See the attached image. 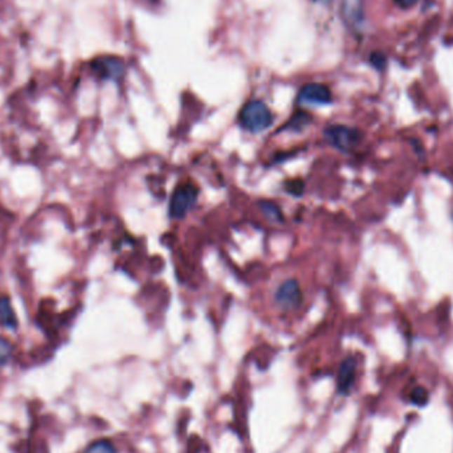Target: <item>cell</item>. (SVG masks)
I'll return each mask as SVG.
<instances>
[{
    "instance_id": "obj_1",
    "label": "cell",
    "mask_w": 453,
    "mask_h": 453,
    "mask_svg": "<svg viewBox=\"0 0 453 453\" xmlns=\"http://www.w3.org/2000/svg\"><path fill=\"white\" fill-rule=\"evenodd\" d=\"M238 122L245 130L262 133L273 123V114L262 101L255 100L243 107L238 114Z\"/></svg>"
},
{
    "instance_id": "obj_2",
    "label": "cell",
    "mask_w": 453,
    "mask_h": 453,
    "mask_svg": "<svg viewBox=\"0 0 453 453\" xmlns=\"http://www.w3.org/2000/svg\"><path fill=\"white\" fill-rule=\"evenodd\" d=\"M198 195L199 190L194 184H180L171 195L168 215L177 220L183 219L195 205L198 201Z\"/></svg>"
},
{
    "instance_id": "obj_3",
    "label": "cell",
    "mask_w": 453,
    "mask_h": 453,
    "mask_svg": "<svg viewBox=\"0 0 453 453\" xmlns=\"http://www.w3.org/2000/svg\"><path fill=\"white\" fill-rule=\"evenodd\" d=\"M326 141L339 151H350L360 140V133L357 129L345 125H330L325 129Z\"/></svg>"
},
{
    "instance_id": "obj_4",
    "label": "cell",
    "mask_w": 453,
    "mask_h": 453,
    "mask_svg": "<svg viewBox=\"0 0 453 453\" xmlns=\"http://www.w3.org/2000/svg\"><path fill=\"white\" fill-rule=\"evenodd\" d=\"M274 301L281 309H296L302 302V292L296 280H286L278 286Z\"/></svg>"
},
{
    "instance_id": "obj_5",
    "label": "cell",
    "mask_w": 453,
    "mask_h": 453,
    "mask_svg": "<svg viewBox=\"0 0 453 453\" xmlns=\"http://www.w3.org/2000/svg\"><path fill=\"white\" fill-rule=\"evenodd\" d=\"M90 67L95 74L104 80H119L125 72L123 61L114 56L97 58L92 61Z\"/></svg>"
},
{
    "instance_id": "obj_6",
    "label": "cell",
    "mask_w": 453,
    "mask_h": 453,
    "mask_svg": "<svg viewBox=\"0 0 453 453\" xmlns=\"http://www.w3.org/2000/svg\"><path fill=\"white\" fill-rule=\"evenodd\" d=\"M341 15L346 25L357 31L365 22L363 0H342Z\"/></svg>"
},
{
    "instance_id": "obj_7",
    "label": "cell",
    "mask_w": 453,
    "mask_h": 453,
    "mask_svg": "<svg viewBox=\"0 0 453 453\" xmlns=\"http://www.w3.org/2000/svg\"><path fill=\"white\" fill-rule=\"evenodd\" d=\"M333 100L332 92L322 83H306L299 92V101L314 105H326Z\"/></svg>"
},
{
    "instance_id": "obj_8",
    "label": "cell",
    "mask_w": 453,
    "mask_h": 453,
    "mask_svg": "<svg viewBox=\"0 0 453 453\" xmlns=\"http://www.w3.org/2000/svg\"><path fill=\"white\" fill-rule=\"evenodd\" d=\"M356 370H357V360L353 357H347L341 363L338 371L337 379V388L341 395H349L356 379Z\"/></svg>"
},
{
    "instance_id": "obj_9",
    "label": "cell",
    "mask_w": 453,
    "mask_h": 453,
    "mask_svg": "<svg viewBox=\"0 0 453 453\" xmlns=\"http://www.w3.org/2000/svg\"><path fill=\"white\" fill-rule=\"evenodd\" d=\"M0 325L8 329H15L18 326L16 314L7 297L0 298Z\"/></svg>"
},
{
    "instance_id": "obj_10",
    "label": "cell",
    "mask_w": 453,
    "mask_h": 453,
    "mask_svg": "<svg viewBox=\"0 0 453 453\" xmlns=\"http://www.w3.org/2000/svg\"><path fill=\"white\" fill-rule=\"evenodd\" d=\"M259 207L262 211L264 216L269 220H272L274 223H283L284 222V215L281 212L280 207L273 202H268V201H262L259 203Z\"/></svg>"
},
{
    "instance_id": "obj_11",
    "label": "cell",
    "mask_w": 453,
    "mask_h": 453,
    "mask_svg": "<svg viewBox=\"0 0 453 453\" xmlns=\"http://www.w3.org/2000/svg\"><path fill=\"white\" fill-rule=\"evenodd\" d=\"M310 121H311V117H310L308 113H305V111H297L296 114H293L292 119H289V122H288L286 126L290 130L302 131L309 125Z\"/></svg>"
},
{
    "instance_id": "obj_12",
    "label": "cell",
    "mask_w": 453,
    "mask_h": 453,
    "mask_svg": "<svg viewBox=\"0 0 453 453\" xmlns=\"http://www.w3.org/2000/svg\"><path fill=\"white\" fill-rule=\"evenodd\" d=\"M85 453H117V451L110 441L100 440L93 442Z\"/></svg>"
},
{
    "instance_id": "obj_13",
    "label": "cell",
    "mask_w": 453,
    "mask_h": 453,
    "mask_svg": "<svg viewBox=\"0 0 453 453\" xmlns=\"http://www.w3.org/2000/svg\"><path fill=\"white\" fill-rule=\"evenodd\" d=\"M285 190L293 196H302L305 190V183L302 179H290L285 183Z\"/></svg>"
},
{
    "instance_id": "obj_14",
    "label": "cell",
    "mask_w": 453,
    "mask_h": 453,
    "mask_svg": "<svg viewBox=\"0 0 453 453\" xmlns=\"http://www.w3.org/2000/svg\"><path fill=\"white\" fill-rule=\"evenodd\" d=\"M411 400H412L414 405H420V407L427 405L429 400V395L427 393V390L417 386V387H415L411 391Z\"/></svg>"
},
{
    "instance_id": "obj_15",
    "label": "cell",
    "mask_w": 453,
    "mask_h": 453,
    "mask_svg": "<svg viewBox=\"0 0 453 453\" xmlns=\"http://www.w3.org/2000/svg\"><path fill=\"white\" fill-rule=\"evenodd\" d=\"M370 62H371V65L374 68H377L378 71H381V69H384V67L387 64V59H386V56L383 53H381V52H375V53L371 55Z\"/></svg>"
},
{
    "instance_id": "obj_16",
    "label": "cell",
    "mask_w": 453,
    "mask_h": 453,
    "mask_svg": "<svg viewBox=\"0 0 453 453\" xmlns=\"http://www.w3.org/2000/svg\"><path fill=\"white\" fill-rule=\"evenodd\" d=\"M10 354H11V346H10V342L0 338V363H4L7 362V359L10 358Z\"/></svg>"
},
{
    "instance_id": "obj_17",
    "label": "cell",
    "mask_w": 453,
    "mask_h": 453,
    "mask_svg": "<svg viewBox=\"0 0 453 453\" xmlns=\"http://www.w3.org/2000/svg\"><path fill=\"white\" fill-rule=\"evenodd\" d=\"M395 1L400 8H410V7L415 6L419 0H395Z\"/></svg>"
},
{
    "instance_id": "obj_18",
    "label": "cell",
    "mask_w": 453,
    "mask_h": 453,
    "mask_svg": "<svg viewBox=\"0 0 453 453\" xmlns=\"http://www.w3.org/2000/svg\"><path fill=\"white\" fill-rule=\"evenodd\" d=\"M150 1H158V0H150Z\"/></svg>"
}]
</instances>
